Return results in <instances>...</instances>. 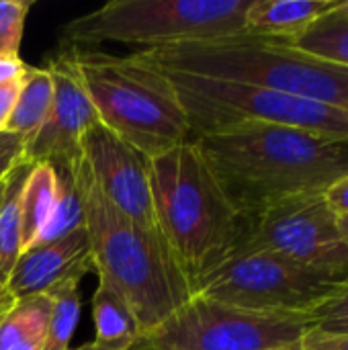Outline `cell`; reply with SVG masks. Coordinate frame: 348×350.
Here are the masks:
<instances>
[{
	"label": "cell",
	"mask_w": 348,
	"mask_h": 350,
	"mask_svg": "<svg viewBox=\"0 0 348 350\" xmlns=\"http://www.w3.org/2000/svg\"><path fill=\"white\" fill-rule=\"evenodd\" d=\"M191 142L242 219L348 174V142L295 127L240 121Z\"/></svg>",
	"instance_id": "cell-1"
},
{
	"label": "cell",
	"mask_w": 348,
	"mask_h": 350,
	"mask_svg": "<svg viewBox=\"0 0 348 350\" xmlns=\"http://www.w3.org/2000/svg\"><path fill=\"white\" fill-rule=\"evenodd\" d=\"M94 273L131 308L139 332H150L195 293L162 238L125 217L98 189L84 160L76 168Z\"/></svg>",
	"instance_id": "cell-2"
},
{
	"label": "cell",
	"mask_w": 348,
	"mask_h": 350,
	"mask_svg": "<svg viewBox=\"0 0 348 350\" xmlns=\"http://www.w3.org/2000/svg\"><path fill=\"white\" fill-rule=\"evenodd\" d=\"M150 183L162 240L195 293L232 256L244 219L193 142L150 158Z\"/></svg>",
	"instance_id": "cell-3"
},
{
	"label": "cell",
	"mask_w": 348,
	"mask_h": 350,
	"mask_svg": "<svg viewBox=\"0 0 348 350\" xmlns=\"http://www.w3.org/2000/svg\"><path fill=\"white\" fill-rule=\"evenodd\" d=\"M142 62L211 80L260 86L348 111V70L310 57L285 39L236 35L133 51Z\"/></svg>",
	"instance_id": "cell-4"
},
{
	"label": "cell",
	"mask_w": 348,
	"mask_h": 350,
	"mask_svg": "<svg viewBox=\"0 0 348 350\" xmlns=\"http://www.w3.org/2000/svg\"><path fill=\"white\" fill-rule=\"evenodd\" d=\"M70 51L98 121L113 133L148 158L191 142L189 115L158 68L135 53L117 57L84 47Z\"/></svg>",
	"instance_id": "cell-5"
},
{
	"label": "cell",
	"mask_w": 348,
	"mask_h": 350,
	"mask_svg": "<svg viewBox=\"0 0 348 350\" xmlns=\"http://www.w3.org/2000/svg\"><path fill=\"white\" fill-rule=\"evenodd\" d=\"M252 0H113L62 27V45L115 41L142 49L236 37L246 31Z\"/></svg>",
	"instance_id": "cell-6"
},
{
	"label": "cell",
	"mask_w": 348,
	"mask_h": 350,
	"mask_svg": "<svg viewBox=\"0 0 348 350\" xmlns=\"http://www.w3.org/2000/svg\"><path fill=\"white\" fill-rule=\"evenodd\" d=\"M160 72L170 80L189 115L191 139L240 121H263L348 142V111L340 107L260 86L211 80L172 70Z\"/></svg>",
	"instance_id": "cell-7"
},
{
	"label": "cell",
	"mask_w": 348,
	"mask_h": 350,
	"mask_svg": "<svg viewBox=\"0 0 348 350\" xmlns=\"http://www.w3.org/2000/svg\"><path fill=\"white\" fill-rule=\"evenodd\" d=\"M312 316H279L193 295L131 350H299Z\"/></svg>",
	"instance_id": "cell-8"
},
{
	"label": "cell",
	"mask_w": 348,
	"mask_h": 350,
	"mask_svg": "<svg viewBox=\"0 0 348 350\" xmlns=\"http://www.w3.org/2000/svg\"><path fill=\"white\" fill-rule=\"evenodd\" d=\"M250 252L277 254L332 281L348 279V246L324 193L293 197L244 219L232 256Z\"/></svg>",
	"instance_id": "cell-9"
},
{
	"label": "cell",
	"mask_w": 348,
	"mask_h": 350,
	"mask_svg": "<svg viewBox=\"0 0 348 350\" xmlns=\"http://www.w3.org/2000/svg\"><path fill=\"white\" fill-rule=\"evenodd\" d=\"M343 283L316 275L277 254L250 252L232 256L205 275L195 295L250 312L312 316Z\"/></svg>",
	"instance_id": "cell-10"
},
{
	"label": "cell",
	"mask_w": 348,
	"mask_h": 350,
	"mask_svg": "<svg viewBox=\"0 0 348 350\" xmlns=\"http://www.w3.org/2000/svg\"><path fill=\"white\" fill-rule=\"evenodd\" d=\"M82 160L103 195L131 221L162 238L150 183V158L101 121L82 137Z\"/></svg>",
	"instance_id": "cell-11"
},
{
	"label": "cell",
	"mask_w": 348,
	"mask_h": 350,
	"mask_svg": "<svg viewBox=\"0 0 348 350\" xmlns=\"http://www.w3.org/2000/svg\"><path fill=\"white\" fill-rule=\"evenodd\" d=\"M45 68L53 80L51 111L41 131L27 144L25 158L76 170L82 162V137L98 117L78 78L70 47L62 45Z\"/></svg>",
	"instance_id": "cell-12"
},
{
	"label": "cell",
	"mask_w": 348,
	"mask_h": 350,
	"mask_svg": "<svg viewBox=\"0 0 348 350\" xmlns=\"http://www.w3.org/2000/svg\"><path fill=\"white\" fill-rule=\"evenodd\" d=\"M94 273V260L86 230H78L57 242L31 246L21 252L6 281L8 293L16 299L45 295L70 279H84Z\"/></svg>",
	"instance_id": "cell-13"
},
{
	"label": "cell",
	"mask_w": 348,
	"mask_h": 350,
	"mask_svg": "<svg viewBox=\"0 0 348 350\" xmlns=\"http://www.w3.org/2000/svg\"><path fill=\"white\" fill-rule=\"evenodd\" d=\"M343 0H252L246 10V35L293 39Z\"/></svg>",
	"instance_id": "cell-14"
},
{
	"label": "cell",
	"mask_w": 348,
	"mask_h": 350,
	"mask_svg": "<svg viewBox=\"0 0 348 350\" xmlns=\"http://www.w3.org/2000/svg\"><path fill=\"white\" fill-rule=\"evenodd\" d=\"M92 342L103 350H131L142 334L127 301L105 281H98L92 295Z\"/></svg>",
	"instance_id": "cell-15"
},
{
	"label": "cell",
	"mask_w": 348,
	"mask_h": 350,
	"mask_svg": "<svg viewBox=\"0 0 348 350\" xmlns=\"http://www.w3.org/2000/svg\"><path fill=\"white\" fill-rule=\"evenodd\" d=\"M51 314V297L16 299L0 318V350H43Z\"/></svg>",
	"instance_id": "cell-16"
},
{
	"label": "cell",
	"mask_w": 348,
	"mask_h": 350,
	"mask_svg": "<svg viewBox=\"0 0 348 350\" xmlns=\"http://www.w3.org/2000/svg\"><path fill=\"white\" fill-rule=\"evenodd\" d=\"M57 191H59L57 170L49 162H35L27 180H25L23 197H21L23 252L35 244L41 230L49 221L53 207H55V201H57Z\"/></svg>",
	"instance_id": "cell-17"
},
{
	"label": "cell",
	"mask_w": 348,
	"mask_h": 350,
	"mask_svg": "<svg viewBox=\"0 0 348 350\" xmlns=\"http://www.w3.org/2000/svg\"><path fill=\"white\" fill-rule=\"evenodd\" d=\"M53 100V80L45 66H29L23 76V86L8 119L6 131L23 135L27 144L45 125Z\"/></svg>",
	"instance_id": "cell-18"
},
{
	"label": "cell",
	"mask_w": 348,
	"mask_h": 350,
	"mask_svg": "<svg viewBox=\"0 0 348 350\" xmlns=\"http://www.w3.org/2000/svg\"><path fill=\"white\" fill-rule=\"evenodd\" d=\"M33 164L35 162H31L29 158H23L14 166V170L6 176V189H4V197L0 201V283L4 287L12 273L16 258L23 252L21 197H23V187H25V180H27Z\"/></svg>",
	"instance_id": "cell-19"
},
{
	"label": "cell",
	"mask_w": 348,
	"mask_h": 350,
	"mask_svg": "<svg viewBox=\"0 0 348 350\" xmlns=\"http://www.w3.org/2000/svg\"><path fill=\"white\" fill-rule=\"evenodd\" d=\"M285 41L310 57L348 70V14L343 4L316 21L306 33Z\"/></svg>",
	"instance_id": "cell-20"
},
{
	"label": "cell",
	"mask_w": 348,
	"mask_h": 350,
	"mask_svg": "<svg viewBox=\"0 0 348 350\" xmlns=\"http://www.w3.org/2000/svg\"><path fill=\"white\" fill-rule=\"evenodd\" d=\"M55 170H57V180H59L57 201H55L49 221L45 224V228L41 230L33 246L57 242L84 228V207H82V197L78 191V183H76V170H66V168H55Z\"/></svg>",
	"instance_id": "cell-21"
},
{
	"label": "cell",
	"mask_w": 348,
	"mask_h": 350,
	"mask_svg": "<svg viewBox=\"0 0 348 350\" xmlns=\"http://www.w3.org/2000/svg\"><path fill=\"white\" fill-rule=\"evenodd\" d=\"M47 295L51 297V314L43 350H70L72 336L80 320V281H64Z\"/></svg>",
	"instance_id": "cell-22"
},
{
	"label": "cell",
	"mask_w": 348,
	"mask_h": 350,
	"mask_svg": "<svg viewBox=\"0 0 348 350\" xmlns=\"http://www.w3.org/2000/svg\"><path fill=\"white\" fill-rule=\"evenodd\" d=\"M33 0H0V53L18 55L25 21Z\"/></svg>",
	"instance_id": "cell-23"
},
{
	"label": "cell",
	"mask_w": 348,
	"mask_h": 350,
	"mask_svg": "<svg viewBox=\"0 0 348 350\" xmlns=\"http://www.w3.org/2000/svg\"><path fill=\"white\" fill-rule=\"evenodd\" d=\"M314 328L328 334L348 332V279L336 289V293L314 310Z\"/></svg>",
	"instance_id": "cell-24"
},
{
	"label": "cell",
	"mask_w": 348,
	"mask_h": 350,
	"mask_svg": "<svg viewBox=\"0 0 348 350\" xmlns=\"http://www.w3.org/2000/svg\"><path fill=\"white\" fill-rule=\"evenodd\" d=\"M25 150H27V139L23 135L0 131V183L25 158Z\"/></svg>",
	"instance_id": "cell-25"
},
{
	"label": "cell",
	"mask_w": 348,
	"mask_h": 350,
	"mask_svg": "<svg viewBox=\"0 0 348 350\" xmlns=\"http://www.w3.org/2000/svg\"><path fill=\"white\" fill-rule=\"evenodd\" d=\"M299 350H348V332L347 334H328L312 328L302 345Z\"/></svg>",
	"instance_id": "cell-26"
},
{
	"label": "cell",
	"mask_w": 348,
	"mask_h": 350,
	"mask_svg": "<svg viewBox=\"0 0 348 350\" xmlns=\"http://www.w3.org/2000/svg\"><path fill=\"white\" fill-rule=\"evenodd\" d=\"M21 86H23V78H14V80L0 84V131H6L8 119L12 115V109H14L18 92H21Z\"/></svg>",
	"instance_id": "cell-27"
},
{
	"label": "cell",
	"mask_w": 348,
	"mask_h": 350,
	"mask_svg": "<svg viewBox=\"0 0 348 350\" xmlns=\"http://www.w3.org/2000/svg\"><path fill=\"white\" fill-rule=\"evenodd\" d=\"M324 199H326V203L330 205V209L334 211L336 217L348 215V174L326 189Z\"/></svg>",
	"instance_id": "cell-28"
},
{
	"label": "cell",
	"mask_w": 348,
	"mask_h": 350,
	"mask_svg": "<svg viewBox=\"0 0 348 350\" xmlns=\"http://www.w3.org/2000/svg\"><path fill=\"white\" fill-rule=\"evenodd\" d=\"M27 68H29V64H25L21 59V55H2L0 53V84L14 80V78H23Z\"/></svg>",
	"instance_id": "cell-29"
},
{
	"label": "cell",
	"mask_w": 348,
	"mask_h": 350,
	"mask_svg": "<svg viewBox=\"0 0 348 350\" xmlns=\"http://www.w3.org/2000/svg\"><path fill=\"white\" fill-rule=\"evenodd\" d=\"M12 304H14V297L8 293V289L4 285H0V318L12 308Z\"/></svg>",
	"instance_id": "cell-30"
},
{
	"label": "cell",
	"mask_w": 348,
	"mask_h": 350,
	"mask_svg": "<svg viewBox=\"0 0 348 350\" xmlns=\"http://www.w3.org/2000/svg\"><path fill=\"white\" fill-rule=\"evenodd\" d=\"M338 228H340V234H343V238H345V242H347L348 246V215L338 217Z\"/></svg>",
	"instance_id": "cell-31"
},
{
	"label": "cell",
	"mask_w": 348,
	"mask_h": 350,
	"mask_svg": "<svg viewBox=\"0 0 348 350\" xmlns=\"http://www.w3.org/2000/svg\"><path fill=\"white\" fill-rule=\"evenodd\" d=\"M76 350H103V349H98L94 342H88V345H82V347H78Z\"/></svg>",
	"instance_id": "cell-32"
},
{
	"label": "cell",
	"mask_w": 348,
	"mask_h": 350,
	"mask_svg": "<svg viewBox=\"0 0 348 350\" xmlns=\"http://www.w3.org/2000/svg\"><path fill=\"white\" fill-rule=\"evenodd\" d=\"M4 189H6V178L0 183V201H2V197H4ZM0 285H2V283H0Z\"/></svg>",
	"instance_id": "cell-33"
},
{
	"label": "cell",
	"mask_w": 348,
	"mask_h": 350,
	"mask_svg": "<svg viewBox=\"0 0 348 350\" xmlns=\"http://www.w3.org/2000/svg\"><path fill=\"white\" fill-rule=\"evenodd\" d=\"M343 10H345V12L348 14V0H345V2H343Z\"/></svg>",
	"instance_id": "cell-34"
}]
</instances>
